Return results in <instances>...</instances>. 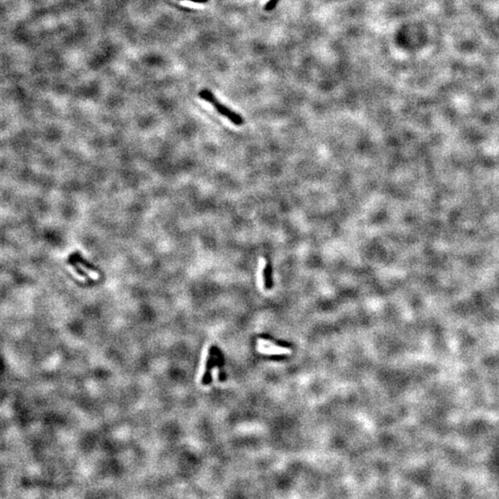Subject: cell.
I'll return each mask as SVG.
<instances>
[{"instance_id":"1","label":"cell","mask_w":499,"mask_h":499,"mask_svg":"<svg viewBox=\"0 0 499 499\" xmlns=\"http://www.w3.org/2000/svg\"><path fill=\"white\" fill-rule=\"evenodd\" d=\"M199 97L200 98L203 99L204 101L208 102L211 105H213L220 115H222L223 117H227L228 119H229L232 123L237 125V126H240L242 124L244 123L243 121V118L240 117V115L238 113H236L234 111L229 109L228 106H226L225 105L221 104L217 99H216V96L214 95V93L211 92L210 90H207V89H204V90H202L201 92H199Z\"/></svg>"},{"instance_id":"2","label":"cell","mask_w":499,"mask_h":499,"mask_svg":"<svg viewBox=\"0 0 499 499\" xmlns=\"http://www.w3.org/2000/svg\"><path fill=\"white\" fill-rule=\"evenodd\" d=\"M258 351L266 354H281V353H289L290 351L287 349H282L277 346L272 344L271 342L264 340V339H259L258 340Z\"/></svg>"},{"instance_id":"3","label":"cell","mask_w":499,"mask_h":499,"mask_svg":"<svg viewBox=\"0 0 499 499\" xmlns=\"http://www.w3.org/2000/svg\"><path fill=\"white\" fill-rule=\"evenodd\" d=\"M71 262L78 263L79 265H82V266L86 267V268H88V269H89V270H91V271H97V268H96L94 265H92V264H91L90 262H88L87 260L83 258V257L81 256V254H80L79 252L72 253L70 254V255H69V256H68V263H71Z\"/></svg>"},{"instance_id":"4","label":"cell","mask_w":499,"mask_h":499,"mask_svg":"<svg viewBox=\"0 0 499 499\" xmlns=\"http://www.w3.org/2000/svg\"><path fill=\"white\" fill-rule=\"evenodd\" d=\"M263 277H264L265 290H271L274 286V282H273V266L270 262L265 264L263 271Z\"/></svg>"},{"instance_id":"5","label":"cell","mask_w":499,"mask_h":499,"mask_svg":"<svg viewBox=\"0 0 499 499\" xmlns=\"http://www.w3.org/2000/svg\"><path fill=\"white\" fill-rule=\"evenodd\" d=\"M214 364V357L212 356V351H210L209 355L207 356L206 360V366L204 370L203 378H202V384L203 386H206L211 382V369Z\"/></svg>"},{"instance_id":"6","label":"cell","mask_w":499,"mask_h":499,"mask_svg":"<svg viewBox=\"0 0 499 499\" xmlns=\"http://www.w3.org/2000/svg\"><path fill=\"white\" fill-rule=\"evenodd\" d=\"M278 1H279V0H269V1L265 4V11H268V12H269V11H272L273 9H275V8H276V6H277V3H278Z\"/></svg>"},{"instance_id":"7","label":"cell","mask_w":499,"mask_h":499,"mask_svg":"<svg viewBox=\"0 0 499 499\" xmlns=\"http://www.w3.org/2000/svg\"><path fill=\"white\" fill-rule=\"evenodd\" d=\"M182 1H185V0H182ZM187 1H191V2L198 3V4H204V3H207L209 0H187Z\"/></svg>"}]
</instances>
